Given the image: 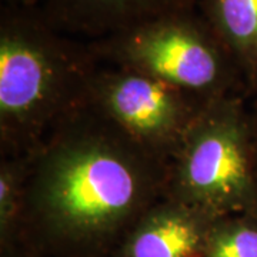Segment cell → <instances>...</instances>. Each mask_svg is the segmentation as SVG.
<instances>
[{"label": "cell", "mask_w": 257, "mask_h": 257, "mask_svg": "<svg viewBox=\"0 0 257 257\" xmlns=\"http://www.w3.org/2000/svg\"><path fill=\"white\" fill-rule=\"evenodd\" d=\"M2 6H12V8H39L42 0H0Z\"/></svg>", "instance_id": "obj_12"}, {"label": "cell", "mask_w": 257, "mask_h": 257, "mask_svg": "<svg viewBox=\"0 0 257 257\" xmlns=\"http://www.w3.org/2000/svg\"><path fill=\"white\" fill-rule=\"evenodd\" d=\"M197 8V0H42L46 20L64 35L100 39L142 22Z\"/></svg>", "instance_id": "obj_7"}, {"label": "cell", "mask_w": 257, "mask_h": 257, "mask_svg": "<svg viewBox=\"0 0 257 257\" xmlns=\"http://www.w3.org/2000/svg\"><path fill=\"white\" fill-rule=\"evenodd\" d=\"M100 67L89 43L56 30L39 8H0V155L33 153L87 104Z\"/></svg>", "instance_id": "obj_2"}, {"label": "cell", "mask_w": 257, "mask_h": 257, "mask_svg": "<svg viewBox=\"0 0 257 257\" xmlns=\"http://www.w3.org/2000/svg\"><path fill=\"white\" fill-rule=\"evenodd\" d=\"M248 113H250V124H251V135H253V145H254V156L257 166V96L248 100Z\"/></svg>", "instance_id": "obj_11"}, {"label": "cell", "mask_w": 257, "mask_h": 257, "mask_svg": "<svg viewBox=\"0 0 257 257\" xmlns=\"http://www.w3.org/2000/svg\"><path fill=\"white\" fill-rule=\"evenodd\" d=\"M219 217L163 196L140 216L111 257H203Z\"/></svg>", "instance_id": "obj_6"}, {"label": "cell", "mask_w": 257, "mask_h": 257, "mask_svg": "<svg viewBox=\"0 0 257 257\" xmlns=\"http://www.w3.org/2000/svg\"><path fill=\"white\" fill-rule=\"evenodd\" d=\"M33 153L2 156L0 160V251L18 247Z\"/></svg>", "instance_id": "obj_9"}, {"label": "cell", "mask_w": 257, "mask_h": 257, "mask_svg": "<svg viewBox=\"0 0 257 257\" xmlns=\"http://www.w3.org/2000/svg\"><path fill=\"white\" fill-rule=\"evenodd\" d=\"M165 196L219 216H257L256 156L243 94L206 104L169 163Z\"/></svg>", "instance_id": "obj_4"}, {"label": "cell", "mask_w": 257, "mask_h": 257, "mask_svg": "<svg viewBox=\"0 0 257 257\" xmlns=\"http://www.w3.org/2000/svg\"><path fill=\"white\" fill-rule=\"evenodd\" d=\"M237 64L247 100L257 96V0H197Z\"/></svg>", "instance_id": "obj_8"}, {"label": "cell", "mask_w": 257, "mask_h": 257, "mask_svg": "<svg viewBox=\"0 0 257 257\" xmlns=\"http://www.w3.org/2000/svg\"><path fill=\"white\" fill-rule=\"evenodd\" d=\"M87 43L100 64L149 74L203 101L231 94L246 97L237 64L197 8L153 18Z\"/></svg>", "instance_id": "obj_3"}, {"label": "cell", "mask_w": 257, "mask_h": 257, "mask_svg": "<svg viewBox=\"0 0 257 257\" xmlns=\"http://www.w3.org/2000/svg\"><path fill=\"white\" fill-rule=\"evenodd\" d=\"M207 103L149 74L104 64L87 93V106L167 165Z\"/></svg>", "instance_id": "obj_5"}, {"label": "cell", "mask_w": 257, "mask_h": 257, "mask_svg": "<svg viewBox=\"0 0 257 257\" xmlns=\"http://www.w3.org/2000/svg\"><path fill=\"white\" fill-rule=\"evenodd\" d=\"M203 257H257V216H220L211 227Z\"/></svg>", "instance_id": "obj_10"}, {"label": "cell", "mask_w": 257, "mask_h": 257, "mask_svg": "<svg viewBox=\"0 0 257 257\" xmlns=\"http://www.w3.org/2000/svg\"><path fill=\"white\" fill-rule=\"evenodd\" d=\"M167 167L86 104L33 153L16 248L26 257H111L165 196Z\"/></svg>", "instance_id": "obj_1"}, {"label": "cell", "mask_w": 257, "mask_h": 257, "mask_svg": "<svg viewBox=\"0 0 257 257\" xmlns=\"http://www.w3.org/2000/svg\"><path fill=\"white\" fill-rule=\"evenodd\" d=\"M0 257H26V254L19 248H13L8 251H0Z\"/></svg>", "instance_id": "obj_13"}]
</instances>
